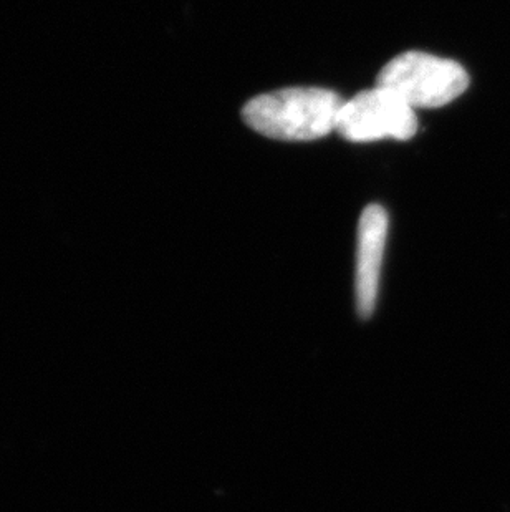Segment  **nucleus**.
<instances>
[{
    "label": "nucleus",
    "mask_w": 510,
    "mask_h": 512,
    "mask_svg": "<svg viewBox=\"0 0 510 512\" xmlns=\"http://www.w3.org/2000/svg\"><path fill=\"white\" fill-rule=\"evenodd\" d=\"M343 103L337 92L327 88H282L247 102L242 120L272 140H318L337 128Z\"/></svg>",
    "instance_id": "obj_1"
},
{
    "label": "nucleus",
    "mask_w": 510,
    "mask_h": 512,
    "mask_svg": "<svg viewBox=\"0 0 510 512\" xmlns=\"http://www.w3.org/2000/svg\"><path fill=\"white\" fill-rule=\"evenodd\" d=\"M469 75L449 58L409 50L398 55L376 77V87L395 93L413 108H439L461 97Z\"/></svg>",
    "instance_id": "obj_2"
},
{
    "label": "nucleus",
    "mask_w": 510,
    "mask_h": 512,
    "mask_svg": "<svg viewBox=\"0 0 510 512\" xmlns=\"http://www.w3.org/2000/svg\"><path fill=\"white\" fill-rule=\"evenodd\" d=\"M335 130L353 143L395 138L411 140L418 131V118L413 107L398 95L375 87L355 95L343 103Z\"/></svg>",
    "instance_id": "obj_3"
},
{
    "label": "nucleus",
    "mask_w": 510,
    "mask_h": 512,
    "mask_svg": "<svg viewBox=\"0 0 510 512\" xmlns=\"http://www.w3.org/2000/svg\"><path fill=\"white\" fill-rule=\"evenodd\" d=\"M388 236V214L380 204L363 209L358 223L357 274L355 294L361 319L373 314L380 285L381 262Z\"/></svg>",
    "instance_id": "obj_4"
}]
</instances>
